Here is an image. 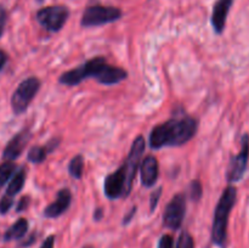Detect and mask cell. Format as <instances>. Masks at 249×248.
<instances>
[{"label": "cell", "mask_w": 249, "mask_h": 248, "mask_svg": "<svg viewBox=\"0 0 249 248\" xmlns=\"http://www.w3.org/2000/svg\"><path fill=\"white\" fill-rule=\"evenodd\" d=\"M104 218V211L102 208H96L94 212V220L95 221H100L101 219Z\"/></svg>", "instance_id": "29"}, {"label": "cell", "mask_w": 249, "mask_h": 248, "mask_svg": "<svg viewBox=\"0 0 249 248\" xmlns=\"http://www.w3.org/2000/svg\"><path fill=\"white\" fill-rule=\"evenodd\" d=\"M6 61H7L6 53H5V51H2V50H0V71L2 70V67L5 66Z\"/></svg>", "instance_id": "30"}, {"label": "cell", "mask_w": 249, "mask_h": 248, "mask_svg": "<svg viewBox=\"0 0 249 248\" xmlns=\"http://www.w3.org/2000/svg\"><path fill=\"white\" fill-rule=\"evenodd\" d=\"M146 142L142 135H139L135 140L133 141L129 155L126 157L125 163L123 164L124 173H125V194L126 197L131 192V187H133L134 179H135L136 172L139 169V165L141 163V158H142L143 152H145Z\"/></svg>", "instance_id": "7"}, {"label": "cell", "mask_w": 249, "mask_h": 248, "mask_svg": "<svg viewBox=\"0 0 249 248\" xmlns=\"http://www.w3.org/2000/svg\"><path fill=\"white\" fill-rule=\"evenodd\" d=\"M203 196V186H202L201 181L198 180H194L190 184V197L194 202H198Z\"/></svg>", "instance_id": "20"}, {"label": "cell", "mask_w": 249, "mask_h": 248, "mask_svg": "<svg viewBox=\"0 0 249 248\" xmlns=\"http://www.w3.org/2000/svg\"><path fill=\"white\" fill-rule=\"evenodd\" d=\"M29 197L28 196H23L21 199H19L18 204H17L16 207V212L17 213H21V212H23L24 209H27V207L29 206Z\"/></svg>", "instance_id": "26"}, {"label": "cell", "mask_w": 249, "mask_h": 248, "mask_svg": "<svg viewBox=\"0 0 249 248\" xmlns=\"http://www.w3.org/2000/svg\"><path fill=\"white\" fill-rule=\"evenodd\" d=\"M70 17V10L63 5H53L39 10L36 15V18L41 27L49 32L61 31Z\"/></svg>", "instance_id": "6"}, {"label": "cell", "mask_w": 249, "mask_h": 248, "mask_svg": "<svg viewBox=\"0 0 249 248\" xmlns=\"http://www.w3.org/2000/svg\"><path fill=\"white\" fill-rule=\"evenodd\" d=\"M158 248H175L174 247V238L170 235H163L160 237Z\"/></svg>", "instance_id": "24"}, {"label": "cell", "mask_w": 249, "mask_h": 248, "mask_svg": "<svg viewBox=\"0 0 249 248\" xmlns=\"http://www.w3.org/2000/svg\"><path fill=\"white\" fill-rule=\"evenodd\" d=\"M122 15H123V12L118 7L105 6V5H91V6L87 7L83 12L80 24L85 28L104 26V24L118 21Z\"/></svg>", "instance_id": "4"}, {"label": "cell", "mask_w": 249, "mask_h": 248, "mask_svg": "<svg viewBox=\"0 0 249 248\" xmlns=\"http://www.w3.org/2000/svg\"><path fill=\"white\" fill-rule=\"evenodd\" d=\"M84 248H92V247H90V246H88V247H84Z\"/></svg>", "instance_id": "32"}, {"label": "cell", "mask_w": 249, "mask_h": 248, "mask_svg": "<svg viewBox=\"0 0 249 248\" xmlns=\"http://www.w3.org/2000/svg\"><path fill=\"white\" fill-rule=\"evenodd\" d=\"M141 172V184L145 187H152L157 182L160 167H158V160L155 156H147L143 158L140 163Z\"/></svg>", "instance_id": "14"}, {"label": "cell", "mask_w": 249, "mask_h": 248, "mask_svg": "<svg viewBox=\"0 0 249 248\" xmlns=\"http://www.w3.org/2000/svg\"><path fill=\"white\" fill-rule=\"evenodd\" d=\"M71 202H72V194L68 189H61L57 192L56 199L53 203L49 204L45 209H44V215L46 218H58L62 215L67 209L70 208Z\"/></svg>", "instance_id": "11"}, {"label": "cell", "mask_w": 249, "mask_h": 248, "mask_svg": "<svg viewBox=\"0 0 249 248\" xmlns=\"http://www.w3.org/2000/svg\"><path fill=\"white\" fill-rule=\"evenodd\" d=\"M68 172L70 175L74 179H82L83 172H84V158L82 155H77L71 159L68 164Z\"/></svg>", "instance_id": "17"}, {"label": "cell", "mask_w": 249, "mask_h": 248, "mask_svg": "<svg viewBox=\"0 0 249 248\" xmlns=\"http://www.w3.org/2000/svg\"><path fill=\"white\" fill-rule=\"evenodd\" d=\"M237 190L232 185L226 187L216 204L215 213H214L213 228H212V240L216 246L224 247L228 237V224L229 216L236 203Z\"/></svg>", "instance_id": "2"}, {"label": "cell", "mask_w": 249, "mask_h": 248, "mask_svg": "<svg viewBox=\"0 0 249 248\" xmlns=\"http://www.w3.org/2000/svg\"><path fill=\"white\" fill-rule=\"evenodd\" d=\"M12 204H14V197L7 196V195L2 196V198L0 199V214H6Z\"/></svg>", "instance_id": "22"}, {"label": "cell", "mask_w": 249, "mask_h": 248, "mask_svg": "<svg viewBox=\"0 0 249 248\" xmlns=\"http://www.w3.org/2000/svg\"><path fill=\"white\" fill-rule=\"evenodd\" d=\"M107 66L108 63H107L106 58L104 56H97V57L91 58L80 65L79 67L62 73L61 77L58 78V82L67 87H75L88 78H95L96 80H99L104 74Z\"/></svg>", "instance_id": "3"}, {"label": "cell", "mask_w": 249, "mask_h": 248, "mask_svg": "<svg viewBox=\"0 0 249 248\" xmlns=\"http://www.w3.org/2000/svg\"><path fill=\"white\" fill-rule=\"evenodd\" d=\"M48 148L46 146H33L31 150L28 151V156H27V159L29 162L34 163V164H40L48 157Z\"/></svg>", "instance_id": "18"}, {"label": "cell", "mask_w": 249, "mask_h": 248, "mask_svg": "<svg viewBox=\"0 0 249 248\" xmlns=\"http://www.w3.org/2000/svg\"><path fill=\"white\" fill-rule=\"evenodd\" d=\"M162 187H158L157 190H155V191L152 192V195H151L150 197V211L153 212L156 208H157V204L158 202H160V196H162Z\"/></svg>", "instance_id": "23"}, {"label": "cell", "mask_w": 249, "mask_h": 248, "mask_svg": "<svg viewBox=\"0 0 249 248\" xmlns=\"http://www.w3.org/2000/svg\"><path fill=\"white\" fill-rule=\"evenodd\" d=\"M53 243H55V236H49L45 241L43 242L40 248H53Z\"/></svg>", "instance_id": "28"}, {"label": "cell", "mask_w": 249, "mask_h": 248, "mask_svg": "<svg viewBox=\"0 0 249 248\" xmlns=\"http://www.w3.org/2000/svg\"><path fill=\"white\" fill-rule=\"evenodd\" d=\"M232 4L233 0H216V2L214 4L211 22L215 33L221 34L225 29L226 18H228L229 11H230Z\"/></svg>", "instance_id": "13"}, {"label": "cell", "mask_w": 249, "mask_h": 248, "mask_svg": "<svg viewBox=\"0 0 249 248\" xmlns=\"http://www.w3.org/2000/svg\"><path fill=\"white\" fill-rule=\"evenodd\" d=\"M36 1H38V2H43L44 0H36Z\"/></svg>", "instance_id": "31"}, {"label": "cell", "mask_w": 249, "mask_h": 248, "mask_svg": "<svg viewBox=\"0 0 249 248\" xmlns=\"http://www.w3.org/2000/svg\"><path fill=\"white\" fill-rule=\"evenodd\" d=\"M40 89V80L36 77H29L19 83L11 97L12 111L16 116L22 114L29 107L31 102Z\"/></svg>", "instance_id": "5"}, {"label": "cell", "mask_w": 249, "mask_h": 248, "mask_svg": "<svg viewBox=\"0 0 249 248\" xmlns=\"http://www.w3.org/2000/svg\"><path fill=\"white\" fill-rule=\"evenodd\" d=\"M135 213H136V207H133V208H131L130 211H129V213L126 214V215L123 218V224H124V225H126V224L130 223L131 219H133V216L135 215Z\"/></svg>", "instance_id": "27"}, {"label": "cell", "mask_w": 249, "mask_h": 248, "mask_svg": "<svg viewBox=\"0 0 249 248\" xmlns=\"http://www.w3.org/2000/svg\"><path fill=\"white\" fill-rule=\"evenodd\" d=\"M26 175H27L26 169H24L23 167L19 168V169L15 173L14 177H12L11 181H10L9 186H7L6 189V194L5 195L11 197L16 196V195L23 189L24 182H26Z\"/></svg>", "instance_id": "15"}, {"label": "cell", "mask_w": 249, "mask_h": 248, "mask_svg": "<svg viewBox=\"0 0 249 248\" xmlns=\"http://www.w3.org/2000/svg\"><path fill=\"white\" fill-rule=\"evenodd\" d=\"M249 159V135L245 134L242 138V148L241 152L237 156H233L230 160V165H229L228 174V181L230 184L232 182L240 181L245 175L246 169H247Z\"/></svg>", "instance_id": "9"}, {"label": "cell", "mask_w": 249, "mask_h": 248, "mask_svg": "<svg viewBox=\"0 0 249 248\" xmlns=\"http://www.w3.org/2000/svg\"><path fill=\"white\" fill-rule=\"evenodd\" d=\"M186 213V196L178 194L170 199L163 213V224L170 230H179Z\"/></svg>", "instance_id": "8"}, {"label": "cell", "mask_w": 249, "mask_h": 248, "mask_svg": "<svg viewBox=\"0 0 249 248\" xmlns=\"http://www.w3.org/2000/svg\"><path fill=\"white\" fill-rule=\"evenodd\" d=\"M28 231V220L24 218H19L9 230L5 232L4 240L5 241H12L22 238Z\"/></svg>", "instance_id": "16"}, {"label": "cell", "mask_w": 249, "mask_h": 248, "mask_svg": "<svg viewBox=\"0 0 249 248\" xmlns=\"http://www.w3.org/2000/svg\"><path fill=\"white\" fill-rule=\"evenodd\" d=\"M16 170V165L12 160H6L2 164H0V187L7 182V180L12 177V174Z\"/></svg>", "instance_id": "19"}, {"label": "cell", "mask_w": 249, "mask_h": 248, "mask_svg": "<svg viewBox=\"0 0 249 248\" xmlns=\"http://www.w3.org/2000/svg\"><path fill=\"white\" fill-rule=\"evenodd\" d=\"M6 19H7L6 10H5L4 6H0V38H1L2 33H4L5 24H6Z\"/></svg>", "instance_id": "25"}, {"label": "cell", "mask_w": 249, "mask_h": 248, "mask_svg": "<svg viewBox=\"0 0 249 248\" xmlns=\"http://www.w3.org/2000/svg\"><path fill=\"white\" fill-rule=\"evenodd\" d=\"M31 140V133L28 130H23L21 133L16 134L11 140L7 142L5 146L4 152H2V157L6 160H14L21 156L23 150L26 148L27 143Z\"/></svg>", "instance_id": "12"}, {"label": "cell", "mask_w": 249, "mask_h": 248, "mask_svg": "<svg viewBox=\"0 0 249 248\" xmlns=\"http://www.w3.org/2000/svg\"><path fill=\"white\" fill-rule=\"evenodd\" d=\"M198 122L186 113L177 114L174 118L156 125L150 134V147L160 150L167 146H181L189 142L196 134Z\"/></svg>", "instance_id": "1"}, {"label": "cell", "mask_w": 249, "mask_h": 248, "mask_svg": "<svg viewBox=\"0 0 249 248\" xmlns=\"http://www.w3.org/2000/svg\"><path fill=\"white\" fill-rule=\"evenodd\" d=\"M104 191L108 199H117L121 198V197H126L125 173H124L123 165L119 167L116 172L107 175L106 179H105Z\"/></svg>", "instance_id": "10"}, {"label": "cell", "mask_w": 249, "mask_h": 248, "mask_svg": "<svg viewBox=\"0 0 249 248\" xmlns=\"http://www.w3.org/2000/svg\"><path fill=\"white\" fill-rule=\"evenodd\" d=\"M175 248H195V242L192 236L187 231H182Z\"/></svg>", "instance_id": "21"}]
</instances>
